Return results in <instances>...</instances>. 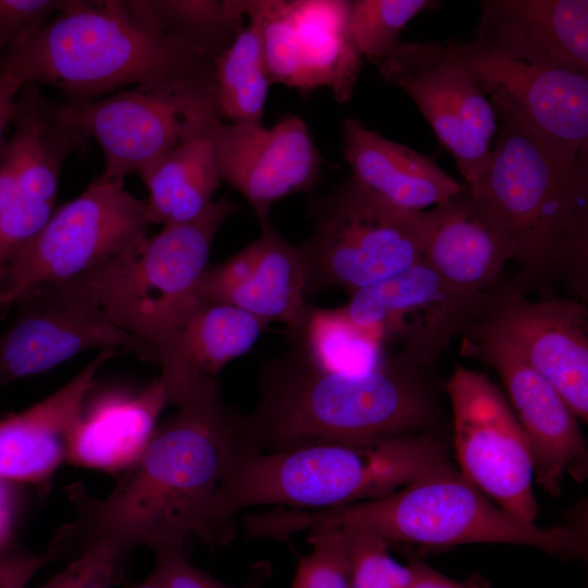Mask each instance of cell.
Wrapping results in <instances>:
<instances>
[{"label":"cell","instance_id":"39","mask_svg":"<svg viewBox=\"0 0 588 588\" xmlns=\"http://www.w3.org/2000/svg\"><path fill=\"white\" fill-rule=\"evenodd\" d=\"M21 487L0 478V559L21 552L16 540L23 504Z\"/></svg>","mask_w":588,"mask_h":588},{"label":"cell","instance_id":"23","mask_svg":"<svg viewBox=\"0 0 588 588\" xmlns=\"http://www.w3.org/2000/svg\"><path fill=\"white\" fill-rule=\"evenodd\" d=\"M115 351H101L49 396L0 418V478L42 486L68 463L71 446L97 371Z\"/></svg>","mask_w":588,"mask_h":588},{"label":"cell","instance_id":"26","mask_svg":"<svg viewBox=\"0 0 588 588\" xmlns=\"http://www.w3.org/2000/svg\"><path fill=\"white\" fill-rule=\"evenodd\" d=\"M167 405L168 394L158 377L137 392L108 390L87 397L68 463L125 471L143 456Z\"/></svg>","mask_w":588,"mask_h":588},{"label":"cell","instance_id":"17","mask_svg":"<svg viewBox=\"0 0 588 588\" xmlns=\"http://www.w3.org/2000/svg\"><path fill=\"white\" fill-rule=\"evenodd\" d=\"M462 336V354L498 373L530 443L537 483L559 497L566 476L583 481L588 471L587 442L578 418L555 388L511 344L476 323Z\"/></svg>","mask_w":588,"mask_h":588},{"label":"cell","instance_id":"16","mask_svg":"<svg viewBox=\"0 0 588 588\" xmlns=\"http://www.w3.org/2000/svg\"><path fill=\"white\" fill-rule=\"evenodd\" d=\"M14 305V320L0 335V389L89 350L131 353L154 362L146 344L120 329L66 282L39 285Z\"/></svg>","mask_w":588,"mask_h":588},{"label":"cell","instance_id":"41","mask_svg":"<svg viewBox=\"0 0 588 588\" xmlns=\"http://www.w3.org/2000/svg\"><path fill=\"white\" fill-rule=\"evenodd\" d=\"M25 85L24 79L17 73L13 71L0 72V149L16 113L17 96Z\"/></svg>","mask_w":588,"mask_h":588},{"label":"cell","instance_id":"8","mask_svg":"<svg viewBox=\"0 0 588 588\" xmlns=\"http://www.w3.org/2000/svg\"><path fill=\"white\" fill-rule=\"evenodd\" d=\"M313 231L301 244L307 291L351 296L421 260L422 211L399 208L352 177L310 203Z\"/></svg>","mask_w":588,"mask_h":588},{"label":"cell","instance_id":"7","mask_svg":"<svg viewBox=\"0 0 588 588\" xmlns=\"http://www.w3.org/2000/svg\"><path fill=\"white\" fill-rule=\"evenodd\" d=\"M237 208L225 195L198 218L166 225L132 252L64 282L146 344L155 359L156 350L200 301L211 246Z\"/></svg>","mask_w":588,"mask_h":588},{"label":"cell","instance_id":"14","mask_svg":"<svg viewBox=\"0 0 588 588\" xmlns=\"http://www.w3.org/2000/svg\"><path fill=\"white\" fill-rule=\"evenodd\" d=\"M380 75L402 88L431 125L473 185L489 160L497 114L476 79L448 45L400 42L379 64Z\"/></svg>","mask_w":588,"mask_h":588},{"label":"cell","instance_id":"18","mask_svg":"<svg viewBox=\"0 0 588 588\" xmlns=\"http://www.w3.org/2000/svg\"><path fill=\"white\" fill-rule=\"evenodd\" d=\"M475 323L517 350L555 388L575 416L587 422V302L531 301L522 292L501 286Z\"/></svg>","mask_w":588,"mask_h":588},{"label":"cell","instance_id":"35","mask_svg":"<svg viewBox=\"0 0 588 588\" xmlns=\"http://www.w3.org/2000/svg\"><path fill=\"white\" fill-rule=\"evenodd\" d=\"M127 553L112 540L90 541L61 572L34 588H113Z\"/></svg>","mask_w":588,"mask_h":588},{"label":"cell","instance_id":"12","mask_svg":"<svg viewBox=\"0 0 588 588\" xmlns=\"http://www.w3.org/2000/svg\"><path fill=\"white\" fill-rule=\"evenodd\" d=\"M215 101L213 85L144 83L79 102L56 103L58 121L94 138L105 157L100 179L142 177L182 139L187 114Z\"/></svg>","mask_w":588,"mask_h":588},{"label":"cell","instance_id":"33","mask_svg":"<svg viewBox=\"0 0 588 588\" xmlns=\"http://www.w3.org/2000/svg\"><path fill=\"white\" fill-rule=\"evenodd\" d=\"M343 534L351 588H406L408 565L397 563L390 554V543L364 527L346 525Z\"/></svg>","mask_w":588,"mask_h":588},{"label":"cell","instance_id":"19","mask_svg":"<svg viewBox=\"0 0 588 588\" xmlns=\"http://www.w3.org/2000/svg\"><path fill=\"white\" fill-rule=\"evenodd\" d=\"M480 89L537 130L587 159L588 74L487 50L473 41L446 44Z\"/></svg>","mask_w":588,"mask_h":588},{"label":"cell","instance_id":"24","mask_svg":"<svg viewBox=\"0 0 588 588\" xmlns=\"http://www.w3.org/2000/svg\"><path fill=\"white\" fill-rule=\"evenodd\" d=\"M476 46L588 74V1L488 0Z\"/></svg>","mask_w":588,"mask_h":588},{"label":"cell","instance_id":"27","mask_svg":"<svg viewBox=\"0 0 588 588\" xmlns=\"http://www.w3.org/2000/svg\"><path fill=\"white\" fill-rule=\"evenodd\" d=\"M342 151L354 181L404 210L424 211L466 187L431 159L369 130L355 118L343 121Z\"/></svg>","mask_w":588,"mask_h":588},{"label":"cell","instance_id":"32","mask_svg":"<svg viewBox=\"0 0 588 588\" xmlns=\"http://www.w3.org/2000/svg\"><path fill=\"white\" fill-rule=\"evenodd\" d=\"M431 4L426 0L351 1L348 38L360 58L379 64L399 46L404 26Z\"/></svg>","mask_w":588,"mask_h":588},{"label":"cell","instance_id":"9","mask_svg":"<svg viewBox=\"0 0 588 588\" xmlns=\"http://www.w3.org/2000/svg\"><path fill=\"white\" fill-rule=\"evenodd\" d=\"M151 225L146 200L127 192L124 182L95 179L57 208L7 267L0 314L39 285L75 279L132 252L148 238Z\"/></svg>","mask_w":588,"mask_h":588},{"label":"cell","instance_id":"30","mask_svg":"<svg viewBox=\"0 0 588 588\" xmlns=\"http://www.w3.org/2000/svg\"><path fill=\"white\" fill-rule=\"evenodd\" d=\"M161 32L213 64L244 27L245 0H130Z\"/></svg>","mask_w":588,"mask_h":588},{"label":"cell","instance_id":"6","mask_svg":"<svg viewBox=\"0 0 588 588\" xmlns=\"http://www.w3.org/2000/svg\"><path fill=\"white\" fill-rule=\"evenodd\" d=\"M58 88L68 102L94 100L128 85H213V64L168 36L130 1L66 0L0 72Z\"/></svg>","mask_w":588,"mask_h":588},{"label":"cell","instance_id":"1","mask_svg":"<svg viewBox=\"0 0 588 588\" xmlns=\"http://www.w3.org/2000/svg\"><path fill=\"white\" fill-rule=\"evenodd\" d=\"M244 426L220 392L177 406L108 495L90 497L79 482L68 488L78 517L64 539H108L126 552L184 547L193 537L208 543L216 493L247 444Z\"/></svg>","mask_w":588,"mask_h":588},{"label":"cell","instance_id":"21","mask_svg":"<svg viewBox=\"0 0 588 588\" xmlns=\"http://www.w3.org/2000/svg\"><path fill=\"white\" fill-rule=\"evenodd\" d=\"M307 294L301 245L285 241L270 223L236 254L209 266L198 289L199 299L236 307L267 323H283L291 336L307 314Z\"/></svg>","mask_w":588,"mask_h":588},{"label":"cell","instance_id":"34","mask_svg":"<svg viewBox=\"0 0 588 588\" xmlns=\"http://www.w3.org/2000/svg\"><path fill=\"white\" fill-rule=\"evenodd\" d=\"M307 539L311 550L298 555L291 588H351L341 528H315Z\"/></svg>","mask_w":588,"mask_h":588},{"label":"cell","instance_id":"13","mask_svg":"<svg viewBox=\"0 0 588 588\" xmlns=\"http://www.w3.org/2000/svg\"><path fill=\"white\" fill-rule=\"evenodd\" d=\"M350 9L344 0H245L271 82L302 94L327 87L348 101L362 62L347 34Z\"/></svg>","mask_w":588,"mask_h":588},{"label":"cell","instance_id":"4","mask_svg":"<svg viewBox=\"0 0 588 588\" xmlns=\"http://www.w3.org/2000/svg\"><path fill=\"white\" fill-rule=\"evenodd\" d=\"M439 430L365 442L324 441L265 452L243 448L211 509L209 544L225 546L236 515L273 505L327 510L389 495L446 462Z\"/></svg>","mask_w":588,"mask_h":588},{"label":"cell","instance_id":"10","mask_svg":"<svg viewBox=\"0 0 588 588\" xmlns=\"http://www.w3.org/2000/svg\"><path fill=\"white\" fill-rule=\"evenodd\" d=\"M445 391L461 474L509 513L536 523L532 451L505 394L487 376L462 365L455 366Z\"/></svg>","mask_w":588,"mask_h":588},{"label":"cell","instance_id":"11","mask_svg":"<svg viewBox=\"0 0 588 588\" xmlns=\"http://www.w3.org/2000/svg\"><path fill=\"white\" fill-rule=\"evenodd\" d=\"M54 110L37 85L26 84L17 96L12 134L0 149V281L56 210L64 161L89 139L58 121Z\"/></svg>","mask_w":588,"mask_h":588},{"label":"cell","instance_id":"40","mask_svg":"<svg viewBox=\"0 0 588 588\" xmlns=\"http://www.w3.org/2000/svg\"><path fill=\"white\" fill-rule=\"evenodd\" d=\"M411 571L406 588H490L487 580L474 576L466 580H455L438 572L414 554H407Z\"/></svg>","mask_w":588,"mask_h":588},{"label":"cell","instance_id":"2","mask_svg":"<svg viewBox=\"0 0 588 588\" xmlns=\"http://www.w3.org/2000/svg\"><path fill=\"white\" fill-rule=\"evenodd\" d=\"M497 143L467 186L507 238L518 266L514 290L552 281L588 301L587 159L537 130L513 109L491 103Z\"/></svg>","mask_w":588,"mask_h":588},{"label":"cell","instance_id":"28","mask_svg":"<svg viewBox=\"0 0 588 588\" xmlns=\"http://www.w3.org/2000/svg\"><path fill=\"white\" fill-rule=\"evenodd\" d=\"M217 119L213 111L187 115L180 143L140 177L152 224L189 222L212 205L221 176L208 130Z\"/></svg>","mask_w":588,"mask_h":588},{"label":"cell","instance_id":"25","mask_svg":"<svg viewBox=\"0 0 588 588\" xmlns=\"http://www.w3.org/2000/svg\"><path fill=\"white\" fill-rule=\"evenodd\" d=\"M421 260L453 286L493 293L509 261L511 245L502 230L466 186L422 211Z\"/></svg>","mask_w":588,"mask_h":588},{"label":"cell","instance_id":"5","mask_svg":"<svg viewBox=\"0 0 588 588\" xmlns=\"http://www.w3.org/2000/svg\"><path fill=\"white\" fill-rule=\"evenodd\" d=\"M346 525L372 530L389 543L428 549L505 543L564 560L583 559L587 552L584 528L526 523L490 500L449 461L379 499L327 510L273 507L249 519L255 538L281 541L315 528Z\"/></svg>","mask_w":588,"mask_h":588},{"label":"cell","instance_id":"15","mask_svg":"<svg viewBox=\"0 0 588 588\" xmlns=\"http://www.w3.org/2000/svg\"><path fill=\"white\" fill-rule=\"evenodd\" d=\"M492 293L460 290L422 260L358 290L342 306L358 326L377 330L397 352L436 366L455 336L480 320Z\"/></svg>","mask_w":588,"mask_h":588},{"label":"cell","instance_id":"36","mask_svg":"<svg viewBox=\"0 0 588 588\" xmlns=\"http://www.w3.org/2000/svg\"><path fill=\"white\" fill-rule=\"evenodd\" d=\"M154 552L156 564L149 577L156 588H265V580L271 574L270 563L260 561L252 566L245 584L233 586L194 565L183 546H166Z\"/></svg>","mask_w":588,"mask_h":588},{"label":"cell","instance_id":"20","mask_svg":"<svg viewBox=\"0 0 588 588\" xmlns=\"http://www.w3.org/2000/svg\"><path fill=\"white\" fill-rule=\"evenodd\" d=\"M221 181L253 208L261 229L271 206L295 193L310 192L321 172V156L303 119L287 114L271 127L225 124L208 130Z\"/></svg>","mask_w":588,"mask_h":588},{"label":"cell","instance_id":"37","mask_svg":"<svg viewBox=\"0 0 588 588\" xmlns=\"http://www.w3.org/2000/svg\"><path fill=\"white\" fill-rule=\"evenodd\" d=\"M66 0H0V64L33 39Z\"/></svg>","mask_w":588,"mask_h":588},{"label":"cell","instance_id":"3","mask_svg":"<svg viewBox=\"0 0 588 588\" xmlns=\"http://www.w3.org/2000/svg\"><path fill=\"white\" fill-rule=\"evenodd\" d=\"M433 368L396 352L371 371L334 373L314 366L293 343L262 368L258 404L245 416L247 442L272 452L438 430Z\"/></svg>","mask_w":588,"mask_h":588},{"label":"cell","instance_id":"31","mask_svg":"<svg viewBox=\"0 0 588 588\" xmlns=\"http://www.w3.org/2000/svg\"><path fill=\"white\" fill-rule=\"evenodd\" d=\"M271 83L260 32L249 22L213 62L215 103L221 120L262 124Z\"/></svg>","mask_w":588,"mask_h":588},{"label":"cell","instance_id":"22","mask_svg":"<svg viewBox=\"0 0 588 588\" xmlns=\"http://www.w3.org/2000/svg\"><path fill=\"white\" fill-rule=\"evenodd\" d=\"M267 324L236 307L200 299L155 352L169 403L180 406L219 392V372L247 353Z\"/></svg>","mask_w":588,"mask_h":588},{"label":"cell","instance_id":"38","mask_svg":"<svg viewBox=\"0 0 588 588\" xmlns=\"http://www.w3.org/2000/svg\"><path fill=\"white\" fill-rule=\"evenodd\" d=\"M64 550L57 542L46 552H19L0 559V588H27L28 583L46 565L62 556Z\"/></svg>","mask_w":588,"mask_h":588},{"label":"cell","instance_id":"29","mask_svg":"<svg viewBox=\"0 0 588 588\" xmlns=\"http://www.w3.org/2000/svg\"><path fill=\"white\" fill-rule=\"evenodd\" d=\"M291 338L314 366L329 372L362 375L376 369L387 357L381 334L355 323L342 306L309 305Z\"/></svg>","mask_w":588,"mask_h":588},{"label":"cell","instance_id":"42","mask_svg":"<svg viewBox=\"0 0 588 588\" xmlns=\"http://www.w3.org/2000/svg\"><path fill=\"white\" fill-rule=\"evenodd\" d=\"M134 588H156L152 579L148 576L145 581Z\"/></svg>","mask_w":588,"mask_h":588}]
</instances>
